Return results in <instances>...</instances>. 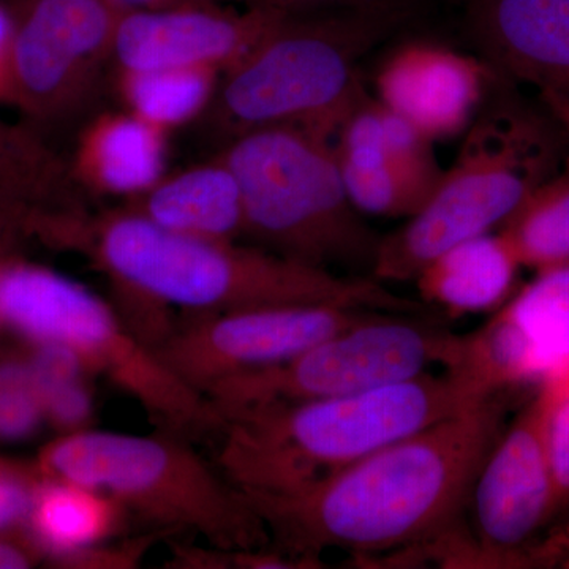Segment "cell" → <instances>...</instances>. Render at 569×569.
Returning a JSON list of instances; mask_svg holds the SVG:
<instances>
[{
    "label": "cell",
    "mask_w": 569,
    "mask_h": 569,
    "mask_svg": "<svg viewBox=\"0 0 569 569\" xmlns=\"http://www.w3.org/2000/svg\"><path fill=\"white\" fill-rule=\"evenodd\" d=\"M29 238L78 253L110 279L116 309L152 348L183 316L277 306H339L421 316L425 302L373 277L342 276L261 247L164 230L126 208L29 212Z\"/></svg>",
    "instance_id": "1"
},
{
    "label": "cell",
    "mask_w": 569,
    "mask_h": 569,
    "mask_svg": "<svg viewBox=\"0 0 569 569\" xmlns=\"http://www.w3.org/2000/svg\"><path fill=\"white\" fill-rule=\"evenodd\" d=\"M497 396L400 438L306 488L244 492L272 546L325 563L329 549L373 561L458 527L475 479L501 433Z\"/></svg>",
    "instance_id": "2"
},
{
    "label": "cell",
    "mask_w": 569,
    "mask_h": 569,
    "mask_svg": "<svg viewBox=\"0 0 569 569\" xmlns=\"http://www.w3.org/2000/svg\"><path fill=\"white\" fill-rule=\"evenodd\" d=\"M488 397L443 370L358 395L264 408L224 422L213 462L242 492H293Z\"/></svg>",
    "instance_id": "3"
},
{
    "label": "cell",
    "mask_w": 569,
    "mask_h": 569,
    "mask_svg": "<svg viewBox=\"0 0 569 569\" xmlns=\"http://www.w3.org/2000/svg\"><path fill=\"white\" fill-rule=\"evenodd\" d=\"M36 462L47 477L69 479L114 498L148 530L192 531L209 546L250 550L271 545L244 492L201 456L189 438L92 429L56 436Z\"/></svg>",
    "instance_id": "4"
},
{
    "label": "cell",
    "mask_w": 569,
    "mask_h": 569,
    "mask_svg": "<svg viewBox=\"0 0 569 569\" xmlns=\"http://www.w3.org/2000/svg\"><path fill=\"white\" fill-rule=\"evenodd\" d=\"M399 22L355 11L287 13L220 77L203 118L224 144L272 127L335 138L367 96L359 62Z\"/></svg>",
    "instance_id": "5"
},
{
    "label": "cell",
    "mask_w": 569,
    "mask_h": 569,
    "mask_svg": "<svg viewBox=\"0 0 569 569\" xmlns=\"http://www.w3.org/2000/svg\"><path fill=\"white\" fill-rule=\"evenodd\" d=\"M0 320L21 342L71 348L97 377L132 397L159 430L192 441L222 432L211 400L171 372L114 305L21 252L0 261Z\"/></svg>",
    "instance_id": "6"
},
{
    "label": "cell",
    "mask_w": 569,
    "mask_h": 569,
    "mask_svg": "<svg viewBox=\"0 0 569 569\" xmlns=\"http://www.w3.org/2000/svg\"><path fill=\"white\" fill-rule=\"evenodd\" d=\"M557 122L511 102L479 111L436 190L399 230L381 236L372 266L380 282H408L445 250L500 230L557 174Z\"/></svg>",
    "instance_id": "7"
},
{
    "label": "cell",
    "mask_w": 569,
    "mask_h": 569,
    "mask_svg": "<svg viewBox=\"0 0 569 569\" xmlns=\"http://www.w3.org/2000/svg\"><path fill=\"white\" fill-rule=\"evenodd\" d=\"M332 140L272 127L228 141L219 156L241 187L244 238L316 268L372 271L381 236L351 203Z\"/></svg>",
    "instance_id": "8"
},
{
    "label": "cell",
    "mask_w": 569,
    "mask_h": 569,
    "mask_svg": "<svg viewBox=\"0 0 569 569\" xmlns=\"http://www.w3.org/2000/svg\"><path fill=\"white\" fill-rule=\"evenodd\" d=\"M458 335L411 313L376 312L280 365L253 370L206 392L224 422L264 408L358 395L448 370Z\"/></svg>",
    "instance_id": "9"
},
{
    "label": "cell",
    "mask_w": 569,
    "mask_h": 569,
    "mask_svg": "<svg viewBox=\"0 0 569 569\" xmlns=\"http://www.w3.org/2000/svg\"><path fill=\"white\" fill-rule=\"evenodd\" d=\"M11 14V107L47 137L91 107L122 11L111 0H20Z\"/></svg>",
    "instance_id": "10"
},
{
    "label": "cell",
    "mask_w": 569,
    "mask_h": 569,
    "mask_svg": "<svg viewBox=\"0 0 569 569\" xmlns=\"http://www.w3.org/2000/svg\"><path fill=\"white\" fill-rule=\"evenodd\" d=\"M372 313L309 305L186 316L176 321L156 353L171 372L206 396L224 380L288 361Z\"/></svg>",
    "instance_id": "11"
},
{
    "label": "cell",
    "mask_w": 569,
    "mask_h": 569,
    "mask_svg": "<svg viewBox=\"0 0 569 569\" xmlns=\"http://www.w3.org/2000/svg\"><path fill=\"white\" fill-rule=\"evenodd\" d=\"M470 501L477 567L537 563L531 539L560 511L538 396L497 438Z\"/></svg>",
    "instance_id": "12"
},
{
    "label": "cell",
    "mask_w": 569,
    "mask_h": 569,
    "mask_svg": "<svg viewBox=\"0 0 569 569\" xmlns=\"http://www.w3.org/2000/svg\"><path fill=\"white\" fill-rule=\"evenodd\" d=\"M569 361V266L542 269L492 318L459 336L449 372L460 373L485 395L541 381Z\"/></svg>",
    "instance_id": "13"
},
{
    "label": "cell",
    "mask_w": 569,
    "mask_h": 569,
    "mask_svg": "<svg viewBox=\"0 0 569 569\" xmlns=\"http://www.w3.org/2000/svg\"><path fill=\"white\" fill-rule=\"evenodd\" d=\"M290 11L228 3L122 11L112 44L114 70L211 69L224 73ZM111 66V67H112Z\"/></svg>",
    "instance_id": "14"
},
{
    "label": "cell",
    "mask_w": 569,
    "mask_h": 569,
    "mask_svg": "<svg viewBox=\"0 0 569 569\" xmlns=\"http://www.w3.org/2000/svg\"><path fill=\"white\" fill-rule=\"evenodd\" d=\"M497 71L486 59L433 41L402 44L378 71L377 100L429 141L467 132Z\"/></svg>",
    "instance_id": "15"
},
{
    "label": "cell",
    "mask_w": 569,
    "mask_h": 569,
    "mask_svg": "<svg viewBox=\"0 0 569 569\" xmlns=\"http://www.w3.org/2000/svg\"><path fill=\"white\" fill-rule=\"evenodd\" d=\"M468 22L497 73L569 99V0H470Z\"/></svg>",
    "instance_id": "16"
},
{
    "label": "cell",
    "mask_w": 569,
    "mask_h": 569,
    "mask_svg": "<svg viewBox=\"0 0 569 569\" xmlns=\"http://www.w3.org/2000/svg\"><path fill=\"white\" fill-rule=\"evenodd\" d=\"M168 132L133 112L97 114L78 133L69 159L82 193L137 197L164 174Z\"/></svg>",
    "instance_id": "17"
},
{
    "label": "cell",
    "mask_w": 569,
    "mask_h": 569,
    "mask_svg": "<svg viewBox=\"0 0 569 569\" xmlns=\"http://www.w3.org/2000/svg\"><path fill=\"white\" fill-rule=\"evenodd\" d=\"M122 208L192 238L219 242L244 238L241 187L219 153L209 162L164 173L144 192L123 200Z\"/></svg>",
    "instance_id": "18"
},
{
    "label": "cell",
    "mask_w": 569,
    "mask_h": 569,
    "mask_svg": "<svg viewBox=\"0 0 569 569\" xmlns=\"http://www.w3.org/2000/svg\"><path fill=\"white\" fill-rule=\"evenodd\" d=\"M520 268L507 236L497 230L445 250L413 282L426 306L456 320L500 309L511 296Z\"/></svg>",
    "instance_id": "19"
},
{
    "label": "cell",
    "mask_w": 569,
    "mask_h": 569,
    "mask_svg": "<svg viewBox=\"0 0 569 569\" xmlns=\"http://www.w3.org/2000/svg\"><path fill=\"white\" fill-rule=\"evenodd\" d=\"M130 519L107 493L44 475L24 530L43 556L44 567L61 568L74 553L121 537Z\"/></svg>",
    "instance_id": "20"
},
{
    "label": "cell",
    "mask_w": 569,
    "mask_h": 569,
    "mask_svg": "<svg viewBox=\"0 0 569 569\" xmlns=\"http://www.w3.org/2000/svg\"><path fill=\"white\" fill-rule=\"evenodd\" d=\"M0 204L29 212L86 208L69 159L26 122L0 119Z\"/></svg>",
    "instance_id": "21"
},
{
    "label": "cell",
    "mask_w": 569,
    "mask_h": 569,
    "mask_svg": "<svg viewBox=\"0 0 569 569\" xmlns=\"http://www.w3.org/2000/svg\"><path fill=\"white\" fill-rule=\"evenodd\" d=\"M220 77L211 69L116 70V91L127 111L170 133L204 114Z\"/></svg>",
    "instance_id": "22"
},
{
    "label": "cell",
    "mask_w": 569,
    "mask_h": 569,
    "mask_svg": "<svg viewBox=\"0 0 569 569\" xmlns=\"http://www.w3.org/2000/svg\"><path fill=\"white\" fill-rule=\"evenodd\" d=\"M336 137L342 167L437 162L432 141L369 96L356 104Z\"/></svg>",
    "instance_id": "23"
},
{
    "label": "cell",
    "mask_w": 569,
    "mask_h": 569,
    "mask_svg": "<svg viewBox=\"0 0 569 569\" xmlns=\"http://www.w3.org/2000/svg\"><path fill=\"white\" fill-rule=\"evenodd\" d=\"M24 343L39 389L44 422L56 436L92 429L96 373L71 348L56 342Z\"/></svg>",
    "instance_id": "24"
},
{
    "label": "cell",
    "mask_w": 569,
    "mask_h": 569,
    "mask_svg": "<svg viewBox=\"0 0 569 569\" xmlns=\"http://www.w3.org/2000/svg\"><path fill=\"white\" fill-rule=\"evenodd\" d=\"M500 231L522 268L569 266V171L541 183Z\"/></svg>",
    "instance_id": "25"
},
{
    "label": "cell",
    "mask_w": 569,
    "mask_h": 569,
    "mask_svg": "<svg viewBox=\"0 0 569 569\" xmlns=\"http://www.w3.org/2000/svg\"><path fill=\"white\" fill-rule=\"evenodd\" d=\"M340 168L348 197L362 216L406 220L426 204L443 173L438 162Z\"/></svg>",
    "instance_id": "26"
},
{
    "label": "cell",
    "mask_w": 569,
    "mask_h": 569,
    "mask_svg": "<svg viewBox=\"0 0 569 569\" xmlns=\"http://www.w3.org/2000/svg\"><path fill=\"white\" fill-rule=\"evenodd\" d=\"M47 427L28 348L0 347V445H18Z\"/></svg>",
    "instance_id": "27"
},
{
    "label": "cell",
    "mask_w": 569,
    "mask_h": 569,
    "mask_svg": "<svg viewBox=\"0 0 569 569\" xmlns=\"http://www.w3.org/2000/svg\"><path fill=\"white\" fill-rule=\"evenodd\" d=\"M538 391L559 509L569 507V361L550 370Z\"/></svg>",
    "instance_id": "28"
},
{
    "label": "cell",
    "mask_w": 569,
    "mask_h": 569,
    "mask_svg": "<svg viewBox=\"0 0 569 569\" xmlns=\"http://www.w3.org/2000/svg\"><path fill=\"white\" fill-rule=\"evenodd\" d=\"M44 473L33 460L0 452V531L22 530Z\"/></svg>",
    "instance_id": "29"
},
{
    "label": "cell",
    "mask_w": 569,
    "mask_h": 569,
    "mask_svg": "<svg viewBox=\"0 0 569 569\" xmlns=\"http://www.w3.org/2000/svg\"><path fill=\"white\" fill-rule=\"evenodd\" d=\"M170 533L160 530L141 531L137 537L114 538L100 542L92 548L81 550L69 557L63 569H133L141 567L153 546L163 539H170Z\"/></svg>",
    "instance_id": "30"
},
{
    "label": "cell",
    "mask_w": 569,
    "mask_h": 569,
    "mask_svg": "<svg viewBox=\"0 0 569 569\" xmlns=\"http://www.w3.org/2000/svg\"><path fill=\"white\" fill-rule=\"evenodd\" d=\"M430 0H266L269 6L290 13H312V11H355V13L377 14L400 22L408 14Z\"/></svg>",
    "instance_id": "31"
},
{
    "label": "cell",
    "mask_w": 569,
    "mask_h": 569,
    "mask_svg": "<svg viewBox=\"0 0 569 569\" xmlns=\"http://www.w3.org/2000/svg\"><path fill=\"white\" fill-rule=\"evenodd\" d=\"M43 565V556L26 530L0 531V569H29Z\"/></svg>",
    "instance_id": "32"
},
{
    "label": "cell",
    "mask_w": 569,
    "mask_h": 569,
    "mask_svg": "<svg viewBox=\"0 0 569 569\" xmlns=\"http://www.w3.org/2000/svg\"><path fill=\"white\" fill-rule=\"evenodd\" d=\"M26 209L0 204V261L21 252V246L31 239L26 228Z\"/></svg>",
    "instance_id": "33"
},
{
    "label": "cell",
    "mask_w": 569,
    "mask_h": 569,
    "mask_svg": "<svg viewBox=\"0 0 569 569\" xmlns=\"http://www.w3.org/2000/svg\"><path fill=\"white\" fill-rule=\"evenodd\" d=\"M121 11L163 10L174 7L204 6V3H228V6L257 7L269 6L266 0H111Z\"/></svg>",
    "instance_id": "34"
},
{
    "label": "cell",
    "mask_w": 569,
    "mask_h": 569,
    "mask_svg": "<svg viewBox=\"0 0 569 569\" xmlns=\"http://www.w3.org/2000/svg\"><path fill=\"white\" fill-rule=\"evenodd\" d=\"M13 31L11 9L0 2V103L11 104L10 40Z\"/></svg>",
    "instance_id": "35"
},
{
    "label": "cell",
    "mask_w": 569,
    "mask_h": 569,
    "mask_svg": "<svg viewBox=\"0 0 569 569\" xmlns=\"http://www.w3.org/2000/svg\"><path fill=\"white\" fill-rule=\"evenodd\" d=\"M537 561L569 569V527L553 535L545 545L537 546Z\"/></svg>",
    "instance_id": "36"
},
{
    "label": "cell",
    "mask_w": 569,
    "mask_h": 569,
    "mask_svg": "<svg viewBox=\"0 0 569 569\" xmlns=\"http://www.w3.org/2000/svg\"><path fill=\"white\" fill-rule=\"evenodd\" d=\"M542 104L552 116L553 121L559 123L563 130L565 137L569 140V99L568 97L557 96V93L541 92Z\"/></svg>",
    "instance_id": "37"
},
{
    "label": "cell",
    "mask_w": 569,
    "mask_h": 569,
    "mask_svg": "<svg viewBox=\"0 0 569 569\" xmlns=\"http://www.w3.org/2000/svg\"><path fill=\"white\" fill-rule=\"evenodd\" d=\"M3 332V326H2V320H0V335H2Z\"/></svg>",
    "instance_id": "38"
}]
</instances>
